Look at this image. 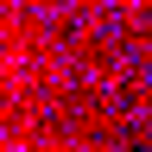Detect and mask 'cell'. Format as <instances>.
I'll list each match as a JSON object with an SVG mask.
<instances>
[{"label":"cell","instance_id":"obj_1","mask_svg":"<svg viewBox=\"0 0 152 152\" xmlns=\"http://www.w3.org/2000/svg\"><path fill=\"white\" fill-rule=\"evenodd\" d=\"M102 7H146V0H102Z\"/></svg>","mask_w":152,"mask_h":152}]
</instances>
